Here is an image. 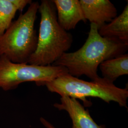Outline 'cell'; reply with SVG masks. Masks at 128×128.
I'll list each match as a JSON object with an SVG mask.
<instances>
[{
  "mask_svg": "<svg viewBox=\"0 0 128 128\" xmlns=\"http://www.w3.org/2000/svg\"><path fill=\"white\" fill-rule=\"evenodd\" d=\"M128 48V44L122 41L102 37L97 26L91 23L83 46L76 51L64 53L52 66L66 68L69 74L74 76L85 75L94 81L100 78L97 70L102 62L126 53Z\"/></svg>",
  "mask_w": 128,
  "mask_h": 128,
  "instance_id": "cell-1",
  "label": "cell"
},
{
  "mask_svg": "<svg viewBox=\"0 0 128 128\" xmlns=\"http://www.w3.org/2000/svg\"><path fill=\"white\" fill-rule=\"evenodd\" d=\"M49 91L82 100L87 106L89 105L86 98H98L107 103L117 102L120 106L127 108L128 89L116 86L104 78L86 81L70 75L65 74L45 85Z\"/></svg>",
  "mask_w": 128,
  "mask_h": 128,
  "instance_id": "cell-4",
  "label": "cell"
},
{
  "mask_svg": "<svg viewBox=\"0 0 128 128\" xmlns=\"http://www.w3.org/2000/svg\"><path fill=\"white\" fill-rule=\"evenodd\" d=\"M68 73L63 66L15 63L0 56V88L5 91L15 89L23 82H34L38 86H45Z\"/></svg>",
  "mask_w": 128,
  "mask_h": 128,
  "instance_id": "cell-5",
  "label": "cell"
},
{
  "mask_svg": "<svg viewBox=\"0 0 128 128\" xmlns=\"http://www.w3.org/2000/svg\"><path fill=\"white\" fill-rule=\"evenodd\" d=\"M99 68L104 78L113 82L118 78L128 74V54L125 53L102 62Z\"/></svg>",
  "mask_w": 128,
  "mask_h": 128,
  "instance_id": "cell-10",
  "label": "cell"
},
{
  "mask_svg": "<svg viewBox=\"0 0 128 128\" xmlns=\"http://www.w3.org/2000/svg\"><path fill=\"white\" fill-rule=\"evenodd\" d=\"M40 120L41 123L46 128H56L50 122H49L48 121H47L46 120L44 119L43 118H41Z\"/></svg>",
  "mask_w": 128,
  "mask_h": 128,
  "instance_id": "cell-12",
  "label": "cell"
},
{
  "mask_svg": "<svg viewBox=\"0 0 128 128\" xmlns=\"http://www.w3.org/2000/svg\"><path fill=\"white\" fill-rule=\"evenodd\" d=\"M84 18L99 28L117 17V10L109 0H80Z\"/></svg>",
  "mask_w": 128,
  "mask_h": 128,
  "instance_id": "cell-6",
  "label": "cell"
},
{
  "mask_svg": "<svg viewBox=\"0 0 128 128\" xmlns=\"http://www.w3.org/2000/svg\"><path fill=\"white\" fill-rule=\"evenodd\" d=\"M31 0H0V36L9 27L18 11L22 12Z\"/></svg>",
  "mask_w": 128,
  "mask_h": 128,
  "instance_id": "cell-11",
  "label": "cell"
},
{
  "mask_svg": "<svg viewBox=\"0 0 128 128\" xmlns=\"http://www.w3.org/2000/svg\"><path fill=\"white\" fill-rule=\"evenodd\" d=\"M40 4L32 2L0 36V56L15 63H26L36 50L38 36L35 22Z\"/></svg>",
  "mask_w": 128,
  "mask_h": 128,
  "instance_id": "cell-3",
  "label": "cell"
},
{
  "mask_svg": "<svg viewBox=\"0 0 128 128\" xmlns=\"http://www.w3.org/2000/svg\"><path fill=\"white\" fill-rule=\"evenodd\" d=\"M38 12L40 14V22L37 48L28 64L51 66L70 48L73 38L58 22L52 0H41Z\"/></svg>",
  "mask_w": 128,
  "mask_h": 128,
  "instance_id": "cell-2",
  "label": "cell"
},
{
  "mask_svg": "<svg viewBox=\"0 0 128 128\" xmlns=\"http://www.w3.org/2000/svg\"><path fill=\"white\" fill-rule=\"evenodd\" d=\"M98 32L102 37L114 38L128 44V4L119 16L99 28Z\"/></svg>",
  "mask_w": 128,
  "mask_h": 128,
  "instance_id": "cell-9",
  "label": "cell"
},
{
  "mask_svg": "<svg viewBox=\"0 0 128 128\" xmlns=\"http://www.w3.org/2000/svg\"><path fill=\"white\" fill-rule=\"evenodd\" d=\"M56 11L57 20L66 31L74 29L79 22H86L79 0H52Z\"/></svg>",
  "mask_w": 128,
  "mask_h": 128,
  "instance_id": "cell-8",
  "label": "cell"
},
{
  "mask_svg": "<svg viewBox=\"0 0 128 128\" xmlns=\"http://www.w3.org/2000/svg\"><path fill=\"white\" fill-rule=\"evenodd\" d=\"M54 106L60 110H64L72 120V128H106L104 125H99L94 120L89 111L84 108L77 99L68 96H62L60 103Z\"/></svg>",
  "mask_w": 128,
  "mask_h": 128,
  "instance_id": "cell-7",
  "label": "cell"
}]
</instances>
